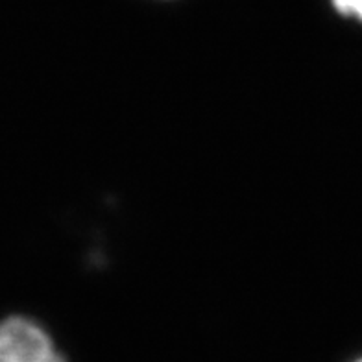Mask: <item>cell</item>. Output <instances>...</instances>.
Segmentation results:
<instances>
[{"label":"cell","instance_id":"obj_3","mask_svg":"<svg viewBox=\"0 0 362 362\" xmlns=\"http://www.w3.org/2000/svg\"><path fill=\"white\" fill-rule=\"evenodd\" d=\"M355 362H362V358H358V361H355Z\"/></svg>","mask_w":362,"mask_h":362},{"label":"cell","instance_id":"obj_1","mask_svg":"<svg viewBox=\"0 0 362 362\" xmlns=\"http://www.w3.org/2000/svg\"><path fill=\"white\" fill-rule=\"evenodd\" d=\"M0 362H67L43 327L23 316L0 322Z\"/></svg>","mask_w":362,"mask_h":362},{"label":"cell","instance_id":"obj_2","mask_svg":"<svg viewBox=\"0 0 362 362\" xmlns=\"http://www.w3.org/2000/svg\"><path fill=\"white\" fill-rule=\"evenodd\" d=\"M337 11L348 17H357L362 21V0H331Z\"/></svg>","mask_w":362,"mask_h":362}]
</instances>
